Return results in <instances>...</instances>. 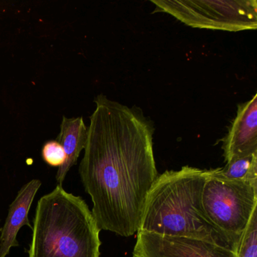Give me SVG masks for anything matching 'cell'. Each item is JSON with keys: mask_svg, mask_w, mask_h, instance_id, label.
<instances>
[{"mask_svg": "<svg viewBox=\"0 0 257 257\" xmlns=\"http://www.w3.org/2000/svg\"><path fill=\"white\" fill-rule=\"evenodd\" d=\"M94 101L79 175L99 228L129 237L139 231L147 195L159 177L154 125L137 106L103 94Z\"/></svg>", "mask_w": 257, "mask_h": 257, "instance_id": "1", "label": "cell"}, {"mask_svg": "<svg viewBox=\"0 0 257 257\" xmlns=\"http://www.w3.org/2000/svg\"><path fill=\"white\" fill-rule=\"evenodd\" d=\"M209 170L184 166L157 177L144 206L140 229L160 235L199 239L235 252L237 244L214 225L202 203Z\"/></svg>", "mask_w": 257, "mask_h": 257, "instance_id": "2", "label": "cell"}, {"mask_svg": "<svg viewBox=\"0 0 257 257\" xmlns=\"http://www.w3.org/2000/svg\"><path fill=\"white\" fill-rule=\"evenodd\" d=\"M28 257H100V229L88 204L58 186L39 200Z\"/></svg>", "mask_w": 257, "mask_h": 257, "instance_id": "3", "label": "cell"}, {"mask_svg": "<svg viewBox=\"0 0 257 257\" xmlns=\"http://www.w3.org/2000/svg\"><path fill=\"white\" fill-rule=\"evenodd\" d=\"M156 12L168 13L187 26L237 32L257 28L255 0H153Z\"/></svg>", "mask_w": 257, "mask_h": 257, "instance_id": "4", "label": "cell"}, {"mask_svg": "<svg viewBox=\"0 0 257 257\" xmlns=\"http://www.w3.org/2000/svg\"><path fill=\"white\" fill-rule=\"evenodd\" d=\"M202 203L212 222L238 243L257 209V186L216 178L210 175L209 170Z\"/></svg>", "mask_w": 257, "mask_h": 257, "instance_id": "5", "label": "cell"}, {"mask_svg": "<svg viewBox=\"0 0 257 257\" xmlns=\"http://www.w3.org/2000/svg\"><path fill=\"white\" fill-rule=\"evenodd\" d=\"M133 257H236V253L199 239L160 235L139 230Z\"/></svg>", "mask_w": 257, "mask_h": 257, "instance_id": "6", "label": "cell"}, {"mask_svg": "<svg viewBox=\"0 0 257 257\" xmlns=\"http://www.w3.org/2000/svg\"><path fill=\"white\" fill-rule=\"evenodd\" d=\"M225 162L257 153V94L237 105L235 118L224 138Z\"/></svg>", "mask_w": 257, "mask_h": 257, "instance_id": "7", "label": "cell"}, {"mask_svg": "<svg viewBox=\"0 0 257 257\" xmlns=\"http://www.w3.org/2000/svg\"><path fill=\"white\" fill-rule=\"evenodd\" d=\"M41 186V181L37 179L28 182L19 191L10 206L5 224L0 230V257L7 256L12 248L19 246L17 234L22 227L27 225L33 229L28 213Z\"/></svg>", "mask_w": 257, "mask_h": 257, "instance_id": "8", "label": "cell"}, {"mask_svg": "<svg viewBox=\"0 0 257 257\" xmlns=\"http://www.w3.org/2000/svg\"><path fill=\"white\" fill-rule=\"evenodd\" d=\"M88 137V127L82 117L67 118L63 116L60 126V133L56 141L62 146L66 155V160L58 168L56 181L62 186L70 168L76 165L82 150L85 149Z\"/></svg>", "mask_w": 257, "mask_h": 257, "instance_id": "9", "label": "cell"}, {"mask_svg": "<svg viewBox=\"0 0 257 257\" xmlns=\"http://www.w3.org/2000/svg\"><path fill=\"white\" fill-rule=\"evenodd\" d=\"M210 171V175L216 178L257 186V153L230 161L224 168Z\"/></svg>", "mask_w": 257, "mask_h": 257, "instance_id": "10", "label": "cell"}, {"mask_svg": "<svg viewBox=\"0 0 257 257\" xmlns=\"http://www.w3.org/2000/svg\"><path fill=\"white\" fill-rule=\"evenodd\" d=\"M235 253L236 257H257V209L240 236Z\"/></svg>", "mask_w": 257, "mask_h": 257, "instance_id": "11", "label": "cell"}, {"mask_svg": "<svg viewBox=\"0 0 257 257\" xmlns=\"http://www.w3.org/2000/svg\"><path fill=\"white\" fill-rule=\"evenodd\" d=\"M42 156L46 164L57 168L62 166L66 160L64 149L57 141H49L44 144Z\"/></svg>", "mask_w": 257, "mask_h": 257, "instance_id": "12", "label": "cell"}]
</instances>
